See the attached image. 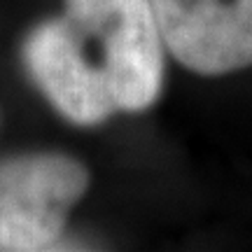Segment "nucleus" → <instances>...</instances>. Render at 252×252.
<instances>
[{
  "label": "nucleus",
  "instance_id": "nucleus-1",
  "mask_svg": "<svg viewBox=\"0 0 252 252\" xmlns=\"http://www.w3.org/2000/svg\"><path fill=\"white\" fill-rule=\"evenodd\" d=\"M65 17L108 77L117 108L143 112L163 84V37L152 0H65Z\"/></svg>",
  "mask_w": 252,
  "mask_h": 252
},
{
  "label": "nucleus",
  "instance_id": "nucleus-2",
  "mask_svg": "<svg viewBox=\"0 0 252 252\" xmlns=\"http://www.w3.org/2000/svg\"><path fill=\"white\" fill-rule=\"evenodd\" d=\"M89 187L77 159L35 152L0 161V250H52Z\"/></svg>",
  "mask_w": 252,
  "mask_h": 252
},
{
  "label": "nucleus",
  "instance_id": "nucleus-3",
  "mask_svg": "<svg viewBox=\"0 0 252 252\" xmlns=\"http://www.w3.org/2000/svg\"><path fill=\"white\" fill-rule=\"evenodd\" d=\"M24 63L37 89L72 124L96 126L119 110L105 72L68 17L47 19L28 33Z\"/></svg>",
  "mask_w": 252,
  "mask_h": 252
},
{
  "label": "nucleus",
  "instance_id": "nucleus-4",
  "mask_svg": "<svg viewBox=\"0 0 252 252\" xmlns=\"http://www.w3.org/2000/svg\"><path fill=\"white\" fill-rule=\"evenodd\" d=\"M163 45L187 70L224 75L252 65V0H152Z\"/></svg>",
  "mask_w": 252,
  "mask_h": 252
}]
</instances>
